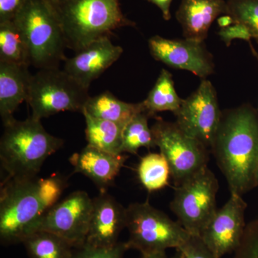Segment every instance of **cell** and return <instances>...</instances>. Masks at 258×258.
Wrapping results in <instances>:
<instances>
[{"label":"cell","mask_w":258,"mask_h":258,"mask_svg":"<svg viewBox=\"0 0 258 258\" xmlns=\"http://www.w3.org/2000/svg\"><path fill=\"white\" fill-rule=\"evenodd\" d=\"M211 151L230 193L243 195L255 187L258 161V112L243 104L222 112Z\"/></svg>","instance_id":"obj_1"},{"label":"cell","mask_w":258,"mask_h":258,"mask_svg":"<svg viewBox=\"0 0 258 258\" xmlns=\"http://www.w3.org/2000/svg\"><path fill=\"white\" fill-rule=\"evenodd\" d=\"M67 185L55 175L38 179H5L0 191V241L3 245L23 243L38 230L42 217L58 202Z\"/></svg>","instance_id":"obj_2"},{"label":"cell","mask_w":258,"mask_h":258,"mask_svg":"<svg viewBox=\"0 0 258 258\" xmlns=\"http://www.w3.org/2000/svg\"><path fill=\"white\" fill-rule=\"evenodd\" d=\"M41 120L31 116L4 125L0 139V163L5 179L37 177L47 158L62 147L64 141L51 135Z\"/></svg>","instance_id":"obj_3"},{"label":"cell","mask_w":258,"mask_h":258,"mask_svg":"<svg viewBox=\"0 0 258 258\" xmlns=\"http://www.w3.org/2000/svg\"><path fill=\"white\" fill-rule=\"evenodd\" d=\"M53 6L66 47L76 52L117 29L136 25L122 13L118 0H58Z\"/></svg>","instance_id":"obj_4"},{"label":"cell","mask_w":258,"mask_h":258,"mask_svg":"<svg viewBox=\"0 0 258 258\" xmlns=\"http://www.w3.org/2000/svg\"><path fill=\"white\" fill-rule=\"evenodd\" d=\"M13 20L26 42L30 66L52 69L66 60L63 31L50 0H28Z\"/></svg>","instance_id":"obj_5"},{"label":"cell","mask_w":258,"mask_h":258,"mask_svg":"<svg viewBox=\"0 0 258 258\" xmlns=\"http://www.w3.org/2000/svg\"><path fill=\"white\" fill-rule=\"evenodd\" d=\"M90 97L89 88L57 67L38 70L32 75L26 102L32 118L41 120L60 112L82 113Z\"/></svg>","instance_id":"obj_6"},{"label":"cell","mask_w":258,"mask_h":258,"mask_svg":"<svg viewBox=\"0 0 258 258\" xmlns=\"http://www.w3.org/2000/svg\"><path fill=\"white\" fill-rule=\"evenodd\" d=\"M125 228L128 249H137L142 254L179 249L191 236L179 222L151 205L149 200L132 204L126 208Z\"/></svg>","instance_id":"obj_7"},{"label":"cell","mask_w":258,"mask_h":258,"mask_svg":"<svg viewBox=\"0 0 258 258\" xmlns=\"http://www.w3.org/2000/svg\"><path fill=\"white\" fill-rule=\"evenodd\" d=\"M218 189V180L208 166L176 186L170 209L190 235L200 237L217 212Z\"/></svg>","instance_id":"obj_8"},{"label":"cell","mask_w":258,"mask_h":258,"mask_svg":"<svg viewBox=\"0 0 258 258\" xmlns=\"http://www.w3.org/2000/svg\"><path fill=\"white\" fill-rule=\"evenodd\" d=\"M151 127L156 146L167 161L176 186L208 166V148L185 134L176 122L157 118Z\"/></svg>","instance_id":"obj_9"},{"label":"cell","mask_w":258,"mask_h":258,"mask_svg":"<svg viewBox=\"0 0 258 258\" xmlns=\"http://www.w3.org/2000/svg\"><path fill=\"white\" fill-rule=\"evenodd\" d=\"M222 112L217 92L208 79H202L195 92L186 99L176 113V123L185 134L211 149L220 125Z\"/></svg>","instance_id":"obj_10"},{"label":"cell","mask_w":258,"mask_h":258,"mask_svg":"<svg viewBox=\"0 0 258 258\" xmlns=\"http://www.w3.org/2000/svg\"><path fill=\"white\" fill-rule=\"evenodd\" d=\"M93 199L84 191H75L47 210L38 230L47 231L70 242L75 248L86 243Z\"/></svg>","instance_id":"obj_11"},{"label":"cell","mask_w":258,"mask_h":258,"mask_svg":"<svg viewBox=\"0 0 258 258\" xmlns=\"http://www.w3.org/2000/svg\"><path fill=\"white\" fill-rule=\"evenodd\" d=\"M247 204L242 195L230 193L228 201L215 212L200 238L217 258L235 252L240 246L246 226Z\"/></svg>","instance_id":"obj_12"},{"label":"cell","mask_w":258,"mask_h":258,"mask_svg":"<svg viewBox=\"0 0 258 258\" xmlns=\"http://www.w3.org/2000/svg\"><path fill=\"white\" fill-rule=\"evenodd\" d=\"M148 44L153 57L172 69L189 71L201 79L215 72L213 57L205 42L155 35Z\"/></svg>","instance_id":"obj_13"},{"label":"cell","mask_w":258,"mask_h":258,"mask_svg":"<svg viewBox=\"0 0 258 258\" xmlns=\"http://www.w3.org/2000/svg\"><path fill=\"white\" fill-rule=\"evenodd\" d=\"M123 52V48L114 45L110 37H104L91 42L74 57H67L64 61L63 70L78 82L89 88L91 83L116 62Z\"/></svg>","instance_id":"obj_14"},{"label":"cell","mask_w":258,"mask_h":258,"mask_svg":"<svg viewBox=\"0 0 258 258\" xmlns=\"http://www.w3.org/2000/svg\"><path fill=\"white\" fill-rule=\"evenodd\" d=\"M126 227V208L108 193L93 199V209L86 243L98 247L118 243L121 231Z\"/></svg>","instance_id":"obj_15"},{"label":"cell","mask_w":258,"mask_h":258,"mask_svg":"<svg viewBox=\"0 0 258 258\" xmlns=\"http://www.w3.org/2000/svg\"><path fill=\"white\" fill-rule=\"evenodd\" d=\"M127 156L115 154L87 145L81 152L75 153L69 161L75 173H79L91 180L101 192L114 184Z\"/></svg>","instance_id":"obj_16"},{"label":"cell","mask_w":258,"mask_h":258,"mask_svg":"<svg viewBox=\"0 0 258 258\" xmlns=\"http://www.w3.org/2000/svg\"><path fill=\"white\" fill-rule=\"evenodd\" d=\"M227 14L225 0H181L176 18L184 38L205 42L215 20Z\"/></svg>","instance_id":"obj_17"},{"label":"cell","mask_w":258,"mask_h":258,"mask_svg":"<svg viewBox=\"0 0 258 258\" xmlns=\"http://www.w3.org/2000/svg\"><path fill=\"white\" fill-rule=\"evenodd\" d=\"M28 67L0 62V115L3 125L15 119L17 108L26 101L32 77Z\"/></svg>","instance_id":"obj_18"},{"label":"cell","mask_w":258,"mask_h":258,"mask_svg":"<svg viewBox=\"0 0 258 258\" xmlns=\"http://www.w3.org/2000/svg\"><path fill=\"white\" fill-rule=\"evenodd\" d=\"M144 111L142 102L127 103L120 101L109 91H105L97 96L90 97L83 111L95 118L125 126L135 115Z\"/></svg>","instance_id":"obj_19"},{"label":"cell","mask_w":258,"mask_h":258,"mask_svg":"<svg viewBox=\"0 0 258 258\" xmlns=\"http://www.w3.org/2000/svg\"><path fill=\"white\" fill-rule=\"evenodd\" d=\"M86 120V137L88 145L115 154L122 152L124 125L95 118L83 111Z\"/></svg>","instance_id":"obj_20"},{"label":"cell","mask_w":258,"mask_h":258,"mask_svg":"<svg viewBox=\"0 0 258 258\" xmlns=\"http://www.w3.org/2000/svg\"><path fill=\"white\" fill-rule=\"evenodd\" d=\"M182 102L174 88L172 76L167 70L162 69L157 82L142 103L144 111L153 117L159 112L176 113Z\"/></svg>","instance_id":"obj_21"},{"label":"cell","mask_w":258,"mask_h":258,"mask_svg":"<svg viewBox=\"0 0 258 258\" xmlns=\"http://www.w3.org/2000/svg\"><path fill=\"white\" fill-rule=\"evenodd\" d=\"M30 258H73L75 247L60 236L37 231L23 242Z\"/></svg>","instance_id":"obj_22"},{"label":"cell","mask_w":258,"mask_h":258,"mask_svg":"<svg viewBox=\"0 0 258 258\" xmlns=\"http://www.w3.org/2000/svg\"><path fill=\"white\" fill-rule=\"evenodd\" d=\"M0 62L30 66L26 42L13 20L0 23Z\"/></svg>","instance_id":"obj_23"},{"label":"cell","mask_w":258,"mask_h":258,"mask_svg":"<svg viewBox=\"0 0 258 258\" xmlns=\"http://www.w3.org/2000/svg\"><path fill=\"white\" fill-rule=\"evenodd\" d=\"M137 174L141 184L149 192L164 189L169 184L170 168L161 153H149L141 159Z\"/></svg>","instance_id":"obj_24"},{"label":"cell","mask_w":258,"mask_h":258,"mask_svg":"<svg viewBox=\"0 0 258 258\" xmlns=\"http://www.w3.org/2000/svg\"><path fill=\"white\" fill-rule=\"evenodd\" d=\"M149 118L150 116L147 112L142 111L125 125L122 144L123 154L128 153L137 155L141 148L150 149L157 147L152 127L149 125Z\"/></svg>","instance_id":"obj_25"},{"label":"cell","mask_w":258,"mask_h":258,"mask_svg":"<svg viewBox=\"0 0 258 258\" xmlns=\"http://www.w3.org/2000/svg\"><path fill=\"white\" fill-rule=\"evenodd\" d=\"M227 14L249 29L258 42V0H227Z\"/></svg>","instance_id":"obj_26"},{"label":"cell","mask_w":258,"mask_h":258,"mask_svg":"<svg viewBox=\"0 0 258 258\" xmlns=\"http://www.w3.org/2000/svg\"><path fill=\"white\" fill-rule=\"evenodd\" d=\"M128 249L126 242H119L110 247H98L84 244L74 249L73 258H123Z\"/></svg>","instance_id":"obj_27"},{"label":"cell","mask_w":258,"mask_h":258,"mask_svg":"<svg viewBox=\"0 0 258 258\" xmlns=\"http://www.w3.org/2000/svg\"><path fill=\"white\" fill-rule=\"evenodd\" d=\"M234 253V258H258V219L247 224L240 246Z\"/></svg>","instance_id":"obj_28"},{"label":"cell","mask_w":258,"mask_h":258,"mask_svg":"<svg viewBox=\"0 0 258 258\" xmlns=\"http://www.w3.org/2000/svg\"><path fill=\"white\" fill-rule=\"evenodd\" d=\"M186 258H217L198 236H191L189 240L177 249Z\"/></svg>","instance_id":"obj_29"},{"label":"cell","mask_w":258,"mask_h":258,"mask_svg":"<svg viewBox=\"0 0 258 258\" xmlns=\"http://www.w3.org/2000/svg\"><path fill=\"white\" fill-rule=\"evenodd\" d=\"M218 35L227 47L230 46L231 42L235 39L248 42H250L251 39H252L249 29L240 23L234 24L228 28L220 29Z\"/></svg>","instance_id":"obj_30"},{"label":"cell","mask_w":258,"mask_h":258,"mask_svg":"<svg viewBox=\"0 0 258 258\" xmlns=\"http://www.w3.org/2000/svg\"><path fill=\"white\" fill-rule=\"evenodd\" d=\"M28 0H0V23L13 20Z\"/></svg>","instance_id":"obj_31"},{"label":"cell","mask_w":258,"mask_h":258,"mask_svg":"<svg viewBox=\"0 0 258 258\" xmlns=\"http://www.w3.org/2000/svg\"><path fill=\"white\" fill-rule=\"evenodd\" d=\"M161 10L162 13L163 18L165 20H169L171 19V5L172 0H147Z\"/></svg>","instance_id":"obj_32"},{"label":"cell","mask_w":258,"mask_h":258,"mask_svg":"<svg viewBox=\"0 0 258 258\" xmlns=\"http://www.w3.org/2000/svg\"><path fill=\"white\" fill-rule=\"evenodd\" d=\"M217 25L220 29L228 28L231 25L237 23L235 18L230 14L222 15L217 19Z\"/></svg>","instance_id":"obj_33"},{"label":"cell","mask_w":258,"mask_h":258,"mask_svg":"<svg viewBox=\"0 0 258 258\" xmlns=\"http://www.w3.org/2000/svg\"><path fill=\"white\" fill-rule=\"evenodd\" d=\"M140 258H169L166 252H154V253L142 254Z\"/></svg>","instance_id":"obj_34"},{"label":"cell","mask_w":258,"mask_h":258,"mask_svg":"<svg viewBox=\"0 0 258 258\" xmlns=\"http://www.w3.org/2000/svg\"><path fill=\"white\" fill-rule=\"evenodd\" d=\"M254 183H255V187H258V161L257 165H256L255 171H254Z\"/></svg>","instance_id":"obj_35"},{"label":"cell","mask_w":258,"mask_h":258,"mask_svg":"<svg viewBox=\"0 0 258 258\" xmlns=\"http://www.w3.org/2000/svg\"><path fill=\"white\" fill-rule=\"evenodd\" d=\"M176 254H174L171 258H186L185 257L184 254L182 253L180 250H178V249H176Z\"/></svg>","instance_id":"obj_36"},{"label":"cell","mask_w":258,"mask_h":258,"mask_svg":"<svg viewBox=\"0 0 258 258\" xmlns=\"http://www.w3.org/2000/svg\"><path fill=\"white\" fill-rule=\"evenodd\" d=\"M50 1L52 3V4H54V3H55L56 2L58 1V0H50Z\"/></svg>","instance_id":"obj_37"}]
</instances>
